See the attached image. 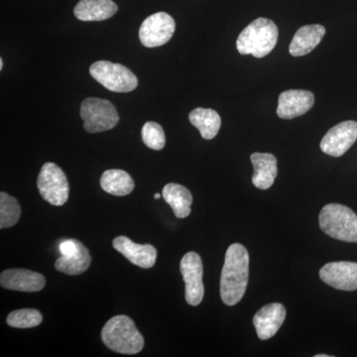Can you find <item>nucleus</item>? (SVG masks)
Listing matches in <instances>:
<instances>
[{
    "instance_id": "f257e3e1",
    "label": "nucleus",
    "mask_w": 357,
    "mask_h": 357,
    "mask_svg": "<svg viewBox=\"0 0 357 357\" xmlns=\"http://www.w3.org/2000/svg\"><path fill=\"white\" fill-rule=\"evenodd\" d=\"M249 277V255L243 245L234 243L225 253L222 276H220V297L227 306H234L241 302Z\"/></svg>"
},
{
    "instance_id": "f03ea898",
    "label": "nucleus",
    "mask_w": 357,
    "mask_h": 357,
    "mask_svg": "<svg viewBox=\"0 0 357 357\" xmlns=\"http://www.w3.org/2000/svg\"><path fill=\"white\" fill-rule=\"evenodd\" d=\"M278 27L268 18H257L239 34L236 41L237 51L241 55H252L255 58L266 57L278 41Z\"/></svg>"
},
{
    "instance_id": "7ed1b4c3",
    "label": "nucleus",
    "mask_w": 357,
    "mask_h": 357,
    "mask_svg": "<svg viewBox=\"0 0 357 357\" xmlns=\"http://www.w3.org/2000/svg\"><path fill=\"white\" fill-rule=\"evenodd\" d=\"M102 340L109 349L121 354H139L144 347V337L132 319L124 314L107 321L102 331Z\"/></svg>"
},
{
    "instance_id": "20e7f679",
    "label": "nucleus",
    "mask_w": 357,
    "mask_h": 357,
    "mask_svg": "<svg viewBox=\"0 0 357 357\" xmlns=\"http://www.w3.org/2000/svg\"><path fill=\"white\" fill-rule=\"evenodd\" d=\"M319 222L328 236L345 243H357V215L349 206L326 204L319 213Z\"/></svg>"
},
{
    "instance_id": "39448f33",
    "label": "nucleus",
    "mask_w": 357,
    "mask_h": 357,
    "mask_svg": "<svg viewBox=\"0 0 357 357\" xmlns=\"http://www.w3.org/2000/svg\"><path fill=\"white\" fill-rule=\"evenodd\" d=\"M91 76L109 91L129 93L137 88L138 79L126 66L98 61L89 68Z\"/></svg>"
},
{
    "instance_id": "423d86ee",
    "label": "nucleus",
    "mask_w": 357,
    "mask_h": 357,
    "mask_svg": "<svg viewBox=\"0 0 357 357\" xmlns=\"http://www.w3.org/2000/svg\"><path fill=\"white\" fill-rule=\"evenodd\" d=\"M81 117L89 133L103 132L117 126L119 115L109 100L88 98L82 102Z\"/></svg>"
},
{
    "instance_id": "0eeeda50",
    "label": "nucleus",
    "mask_w": 357,
    "mask_h": 357,
    "mask_svg": "<svg viewBox=\"0 0 357 357\" xmlns=\"http://www.w3.org/2000/svg\"><path fill=\"white\" fill-rule=\"evenodd\" d=\"M40 195L52 206H61L69 199V183L64 171L48 162L41 168L37 180Z\"/></svg>"
},
{
    "instance_id": "6e6552de",
    "label": "nucleus",
    "mask_w": 357,
    "mask_h": 357,
    "mask_svg": "<svg viewBox=\"0 0 357 357\" xmlns=\"http://www.w3.org/2000/svg\"><path fill=\"white\" fill-rule=\"evenodd\" d=\"M181 273L185 285V298L191 306H199L204 299V266L201 256L196 252H188L180 263Z\"/></svg>"
},
{
    "instance_id": "1a4fd4ad",
    "label": "nucleus",
    "mask_w": 357,
    "mask_h": 357,
    "mask_svg": "<svg viewBox=\"0 0 357 357\" xmlns=\"http://www.w3.org/2000/svg\"><path fill=\"white\" fill-rule=\"evenodd\" d=\"M176 29L175 20L166 13H157L143 21L139 29L141 43L147 48L163 46L170 41Z\"/></svg>"
},
{
    "instance_id": "9d476101",
    "label": "nucleus",
    "mask_w": 357,
    "mask_h": 357,
    "mask_svg": "<svg viewBox=\"0 0 357 357\" xmlns=\"http://www.w3.org/2000/svg\"><path fill=\"white\" fill-rule=\"evenodd\" d=\"M357 139V122L344 121L333 126L321 141V150L333 157H340L347 153Z\"/></svg>"
},
{
    "instance_id": "9b49d317",
    "label": "nucleus",
    "mask_w": 357,
    "mask_h": 357,
    "mask_svg": "<svg viewBox=\"0 0 357 357\" xmlns=\"http://www.w3.org/2000/svg\"><path fill=\"white\" fill-rule=\"evenodd\" d=\"M319 278L331 287L342 291L357 290V262H331L319 270Z\"/></svg>"
},
{
    "instance_id": "f8f14e48",
    "label": "nucleus",
    "mask_w": 357,
    "mask_h": 357,
    "mask_svg": "<svg viewBox=\"0 0 357 357\" xmlns=\"http://www.w3.org/2000/svg\"><path fill=\"white\" fill-rule=\"evenodd\" d=\"M314 96L312 91L290 89L279 96L277 115L282 119H293L304 115L314 107Z\"/></svg>"
},
{
    "instance_id": "ddd939ff",
    "label": "nucleus",
    "mask_w": 357,
    "mask_h": 357,
    "mask_svg": "<svg viewBox=\"0 0 357 357\" xmlns=\"http://www.w3.org/2000/svg\"><path fill=\"white\" fill-rule=\"evenodd\" d=\"M0 285L7 290L39 292L46 285V279L43 275L31 270L8 269L0 275Z\"/></svg>"
},
{
    "instance_id": "4468645a",
    "label": "nucleus",
    "mask_w": 357,
    "mask_h": 357,
    "mask_svg": "<svg viewBox=\"0 0 357 357\" xmlns=\"http://www.w3.org/2000/svg\"><path fill=\"white\" fill-rule=\"evenodd\" d=\"M112 245L136 266L149 269L156 263L157 250L151 244H138L128 237L117 236L112 241Z\"/></svg>"
},
{
    "instance_id": "2eb2a0df",
    "label": "nucleus",
    "mask_w": 357,
    "mask_h": 357,
    "mask_svg": "<svg viewBox=\"0 0 357 357\" xmlns=\"http://www.w3.org/2000/svg\"><path fill=\"white\" fill-rule=\"evenodd\" d=\"M285 319L286 309L283 305L273 303L262 307L253 318V325L258 337L262 340L273 337L280 330Z\"/></svg>"
},
{
    "instance_id": "dca6fc26",
    "label": "nucleus",
    "mask_w": 357,
    "mask_h": 357,
    "mask_svg": "<svg viewBox=\"0 0 357 357\" xmlns=\"http://www.w3.org/2000/svg\"><path fill=\"white\" fill-rule=\"evenodd\" d=\"M326 34L323 25H306L301 27L294 35L289 52L293 57H302L314 50Z\"/></svg>"
},
{
    "instance_id": "f3484780",
    "label": "nucleus",
    "mask_w": 357,
    "mask_h": 357,
    "mask_svg": "<svg viewBox=\"0 0 357 357\" xmlns=\"http://www.w3.org/2000/svg\"><path fill=\"white\" fill-rule=\"evenodd\" d=\"M255 173L252 183L257 189L268 190L277 177V159L269 153H253L250 156Z\"/></svg>"
},
{
    "instance_id": "a211bd4d",
    "label": "nucleus",
    "mask_w": 357,
    "mask_h": 357,
    "mask_svg": "<svg viewBox=\"0 0 357 357\" xmlns=\"http://www.w3.org/2000/svg\"><path fill=\"white\" fill-rule=\"evenodd\" d=\"M119 10L112 0H81L74 9L76 18L82 21L109 20Z\"/></svg>"
},
{
    "instance_id": "6ab92c4d",
    "label": "nucleus",
    "mask_w": 357,
    "mask_h": 357,
    "mask_svg": "<svg viewBox=\"0 0 357 357\" xmlns=\"http://www.w3.org/2000/svg\"><path fill=\"white\" fill-rule=\"evenodd\" d=\"M163 199L172 208L178 218H185L191 215L192 196L184 185L170 183L164 187Z\"/></svg>"
},
{
    "instance_id": "aec40b11",
    "label": "nucleus",
    "mask_w": 357,
    "mask_h": 357,
    "mask_svg": "<svg viewBox=\"0 0 357 357\" xmlns=\"http://www.w3.org/2000/svg\"><path fill=\"white\" fill-rule=\"evenodd\" d=\"M190 122L198 128L204 139H213L218 135L222 126V119L215 110L198 109L192 110L189 115Z\"/></svg>"
},
{
    "instance_id": "412c9836",
    "label": "nucleus",
    "mask_w": 357,
    "mask_h": 357,
    "mask_svg": "<svg viewBox=\"0 0 357 357\" xmlns=\"http://www.w3.org/2000/svg\"><path fill=\"white\" fill-rule=\"evenodd\" d=\"M134 181L128 172L119 169L105 171L100 178L103 191L116 197L128 196L134 190Z\"/></svg>"
},
{
    "instance_id": "4be33fe9",
    "label": "nucleus",
    "mask_w": 357,
    "mask_h": 357,
    "mask_svg": "<svg viewBox=\"0 0 357 357\" xmlns=\"http://www.w3.org/2000/svg\"><path fill=\"white\" fill-rule=\"evenodd\" d=\"M91 263L89 249L79 241L77 252L70 256L61 255L55 263V268L59 272L74 276L86 272L91 266Z\"/></svg>"
},
{
    "instance_id": "5701e85b",
    "label": "nucleus",
    "mask_w": 357,
    "mask_h": 357,
    "mask_svg": "<svg viewBox=\"0 0 357 357\" xmlns=\"http://www.w3.org/2000/svg\"><path fill=\"white\" fill-rule=\"evenodd\" d=\"M20 204L17 199L6 192H0V229L13 227L20 220Z\"/></svg>"
},
{
    "instance_id": "b1692460",
    "label": "nucleus",
    "mask_w": 357,
    "mask_h": 357,
    "mask_svg": "<svg viewBox=\"0 0 357 357\" xmlns=\"http://www.w3.org/2000/svg\"><path fill=\"white\" fill-rule=\"evenodd\" d=\"M43 321L41 312L35 309H22L11 312L7 316V325L11 328H30L39 326Z\"/></svg>"
},
{
    "instance_id": "393cba45",
    "label": "nucleus",
    "mask_w": 357,
    "mask_h": 357,
    "mask_svg": "<svg viewBox=\"0 0 357 357\" xmlns=\"http://www.w3.org/2000/svg\"><path fill=\"white\" fill-rule=\"evenodd\" d=\"M141 136H142L144 144L151 149L159 151L165 147V133H164L162 126L156 122H146L141 131Z\"/></svg>"
},
{
    "instance_id": "a878e982",
    "label": "nucleus",
    "mask_w": 357,
    "mask_h": 357,
    "mask_svg": "<svg viewBox=\"0 0 357 357\" xmlns=\"http://www.w3.org/2000/svg\"><path fill=\"white\" fill-rule=\"evenodd\" d=\"M77 243L79 241L77 239H68L61 243L59 249H60V253L62 256H70L77 252Z\"/></svg>"
},
{
    "instance_id": "bb28decb",
    "label": "nucleus",
    "mask_w": 357,
    "mask_h": 357,
    "mask_svg": "<svg viewBox=\"0 0 357 357\" xmlns=\"http://www.w3.org/2000/svg\"><path fill=\"white\" fill-rule=\"evenodd\" d=\"M3 69V60L2 59H0V70Z\"/></svg>"
},
{
    "instance_id": "cd10ccee",
    "label": "nucleus",
    "mask_w": 357,
    "mask_h": 357,
    "mask_svg": "<svg viewBox=\"0 0 357 357\" xmlns=\"http://www.w3.org/2000/svg\"><path fill=\"white\" fill-rule=\"evenodd\" d=\"M161 196H162V195L155 194L154 195V198L156 199H159L160 198H161Z\"/></svg>"
},
{
    "instance_id": "c85d7f7f",
    "label": "nucleus",
    "mask_w": 357,
    "mask_h": 357,
    "mask_svg": "<svg viewBox=\"0 0 357 357\" xmlns=\"http://www.w3.org/2000/svg\"><path fill=\"white\" fill-rule=\"evenodd\" d=\"M331 356H326V354H317L316 357H330Z\"/></svg>"
}]
</instances>
